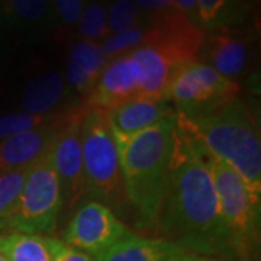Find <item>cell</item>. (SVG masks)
<instances>
[{
    "label": "cell",
    "mask_w": 261,
    "mask_h": 261,
    "mask_svg": "<svg viewBox=\"0 0 261 261\" xmlns=\"http://www.w3.org/2000/svg\"><path fill=\"white\" fill-rule=\"evenodd\" d=\"M86 2L83 0H56L53 2V8L56 13V29L60 32L61 29L71 31L77 28L82 13H83Z\"/></svg>",
    "instance_id": "obj_25"
},
{
    "label": "cell",
    "mask_w": 261,
    "mask_h": 261,
    "mask_svg": "<svg viewBox=\"0 0 261 261\" xmlns=\"http://www.w3.org/2000/svg\"><path fill=\"white\" fill-rule=\"evenodd\" d=\"M45 244L51 255V261H94L89 254L67 245L63 240L45 237Z\"/></svg>",
    "instance_id": "obj_26"
},
{
    "label": "cell",
    "mask_w": 261,
    "mask_h": 261,
    "mask_svg": "<svg viewBox=\"0 0 261 261\" xmlns=\"http://www.w3.org/2000/svg\"><path fill=\"white\" fill-rule=\"evenodd\" d=\"M84 113L86 108L82 106L70 115L48 152V159L61 186L63 205L67 209L74 207L86 196L82 157V122Z\"/></svg>",
    "instance_id": "obj_9"
},
{
    "label": "cell",
    "mask_w": 261,
    "mask_h": 261,
    "mask_svg": "<svg viewBox=\"0 0 261 261\" xmlns=\"http://www.w3.org/2000/svg\"><path fill=\"white\" fill-rule=\"evenodd\" d=\"M70 115L63 121L53 123L49 126L23 132L0 141V173L28 168L48 155L54 141L57 140L65 122L68 121Z\"/></svg>",
    "instance_id": "obj_12"
},
{
    "label": "cell",
    "mask_w": 261,
    "mask_h": 261,
    "mask_svg": "<svg viewBox=\"0 0 261 261\" xmlns=\"http://www.w3.org/2000/svg\"><path fill=\"white\" fill-rule=\"evenodd\" d=\"M183 252L181 247L164 238H144L134 233L97 254L94 261H166Z\"/></svg>",
    "instance_id": "obj_16"
},
{
    "label": "cell",
    "mask_w": 261,
    "mask_h": 261,
    "mask_svg": "<svg viewBox=\"0 0 261 261\" xmlns=\"http://www.w3.org/2000/svg\"><path fill=\"white\" fill-rule=\"evenodd\" d=\"M0 255L8 261H51L45 237L16 231L0 235Z\"/></svg>",
    "instance_id": "obj_18"
},
{
    "label": "cell",
    "mask_w": 261,
    "mask_h": 261,
    "mask_svg": "<svg viewBox=\"0 0 261 261\" xmlns=\"http://www.w3.org/2000/svg\"><path fill=\"white\" fill-rule=\"evenodd\" d=\"M0 261H8V260H6V258H5L3 255H0Z\"/></svg>",
    "instance_id": "obj_29"
},
{
    "label": "cell",
    "mask_w": 261,
    "mask_h": 261,
    "mask_svg": "<svg viewBox=\"0 0 261 261\" xmlns=\"http://www.w3.org/2000/svg\"><path fill=\"white\" fill-rule=\"evenodd\" d=\"M176 122L211 157L235 170L251 196L261 199L260 128L238 96L197 116L177 115Z\"/></svg>",
    "instance_id": "obj_2"
},
{
    "label": "cell",
    "mask_w": 261,
    "mask_h": 261,
    "mask_svg": "<svg viewBox=\"0 0 261 261\" xmlns=\"http://www.w3.org/2000/svg\"><path fill=\"white\" fill-rule=\"evenodd\" d=\"M130 235L134 232L111 207L89 200L77 207L63 233V241L79 251L97 255Z\"/></svg>",
    "instance_id": "obj_8"
},
{
    "label": "cell",
    "mask_w": 261,
    "mask_h": 261,
    "mask_svg": "<svg viewBox=\"0 0 261 261\" xmlns=\"http://www.w3.org/2000/svg\"><path fill=\"white\" fill-rule=\"evenodd\" d=\"M82 157L86 196L108 207H121L126 196L119 152L106 112L86 109L82 122Z\"/></svg>",
    "instance_id": "obj_4"
},
{
    "label": "cell",
    "mask_w": 261,
    "mask_h": 261,
    "mask_svg": "<svg viewBox=\"0 0 261 261\" xmlns=\"http://www.w3.org/2000/svg\"><path fill=\"white\" fill-rule=\"evenodd\" d=\"M3 23H5V19H3L2 10H0V34H2V29H3Z\"/></svg>",
    "instance_id": "obj_28"
},
{
    "label": "cell",
    "mask_w": 261,
    "mask_h": 261,
    "mask_svg": "<svg viewBox=\"0 0 261 261\" xmlns=\"http://www.w3.org/2000/svg\"><path fill=\"white\" fill-rule=\"evenodd\" d=\"M147 32L148 28H135L125 31L116 35L108 37L103 44H100L105 56L108 57L109 61L122 56H128L134 49H137L147 41Z\"/></svg>",
    "instance_id": "obj_24"
},
{
    "label": "cell",
    "mask_w": 261,
    "mask_h": 261,
    "mask_svg": "<svg viewBox=\"0 0 261 261\" xmlns=\"http://www.w3.org/2000/svg\"><path fill=\"white\" fill-rule=\"evenodd\" d=\"M154 226L185 251L232 250L221 218L211 155L178 125L167 190Z\"/></svg>",
    "instance_id": "obj_1"
},
{
    "label": "cell",
    "mask_w": 261,
    "mask_h": 261,
    "mask_svg": "<svg viewBox=\"0 0 261 261\" xmlns=\"http://www.w3.org/2000/svg\"><path fill=\"white\" fill-rule=\"evenodd\" d=\"M73 90L58 71H47L32 79L25 87L20 103L25 112L34 115L65 112L73 109L68 100Z\"/></svg>",
    "instance_id": "obj_14"
},
{
    "label": "cell",
    "mask_w": 261,
    "mask_h": 261,
    "mask_svg": "<svg viewBox=\"0 0 261 261\" xmlns=\"http://www.w3.org/2000/svg\"><path fill=\"white\" fill-rule=\"evenodd\" d=\"M176 116L116 145L125 196L142 225H155L167 190L177 130Z\"/></svg>",
    "instance_id": "obj_3"
},
{
    "label": "cell",
    "mask_w": 261,
    "mask_h": 261,
    "mask_svg": "<svg viewBox=\"0 0 261 261\" xmlns=\"http://www.w3.org/2000/svg\"><path fill=\"white\" fill-rule=\"evenodd\" d=\"M108 10V28L111 35H116L135 28H149L148 22L134 2L118 0L111 3Z\"/></svg>",
    "instance_id": "obj_22"
},
{
    "label": "cell",
    "mask_w": 261,
    "mask_h": 261,
    "mask_svg": "<svg viewBox=\"0 0 261 261\" xmlns=\"http://www.w3.org/2000/svg\"><path fill=\"white\" fill-rule=\"evenodd\" d=\"M240 84L216 73L212 67L192 61L174 79L167 93V102L176 105V113L192 118L209 112L237 97Z\"/></svg>",
    "instance_id": "obj_7"
},
{
    "label": "cell",
    "mask_w": 261,
    "mask_h": 261,
    "mask_svg": "<svg viewBox=\"0 0 261 261\" xmlns=\"http://www.w3.org/2000/svg\"><path fill=\"white\" fill-rule=\"evenodd\" d=\"M29 168H19L13 171L0 173V229L8 224V219L18 203L23 190Z\"/></svg>",
    "instance_id": "obj_21"
},
{
    "label": "cell",
    "mask_w": 261,
    "mask_h": 261,
    "mask_svg": "<svg viewBox=\"0 0 261 261\" xmlns=\"http://www.w3.org/2000/svg\"><path fill=\"white\" fill-rule=\"evenodd\" d=\"M197 16L202 32L232 29L244 19V6L226 0H197Z\"/></svg>",
    "instance_id": "obj_19"
},
{
    "label": "cell",
    "mask_w": 261,
    "mask_h": 261,
    "mask_svg": "<svg viewBox=\"0 0 261 261\" xmlns=\"http://www.w3.org/2000/svg\"><path fill=\"white\" fill-rule=\"evenodd\" d=\"M74 109L75 108L65 111V112L48 113V115H34V113L28 112H15L3 115V116H0V141L23 134V132L49 126L53 123L63 121Z\"/></svg>",
    "instance_id": "obj_20"
},
{
    "label": "cell",
    "mask_w": 261,
    "mask_h": 261,
    "mask_svg": "<svg viewBox=\"0 0 261 261\" xmlns=\"http://www.w3.org/2000/svg\"><path fill=\"white\" fill-rule=\"evenodd\" d=\"M3 19L13 27L32 32V35L56 29L53 2L47 0H9L0 5Z\"/></svg>",
    "instance_id": "obj_17"
},
{
    "label": "cell",
    "mask_w": 261,
    "mask_h": 261,
    "mask_svg": "<svg viewBox=\"0 0 261 261\" xmlns=\"http://www.w3.org/2000/svg\"><path fill=\"white\" fill-rule=\"evenodd\" d=\"M250 60L248 41L237 29H221L203 37L197 61L232 80L245 71Z\"/></svg>",
    "instance_id": "obj_11"
},
{
    "label": "cell",
    "mask_w": 261,
    "mask_h": 261,
    "mask_svg": "<svg viewBox=\"0 0 261 261\" xmlns=\"http://www.w3.org/2000/svg\"><path fill=\"white\" fill-rule=\"evenodd\" d=\"M109 60L105 56L100 44L79 39L73 42L65 68V83L79 94H87L93 90L99 77Z\"/></svg>",
    "instance_id": "obj_15"
},
{
    "label": "cell",
    "mask_w": 261,
    "mask_h": 261,
    "mask_svg": "<svg viewBox=\"0 0 261 261\" xmlns=\"http://www.w3.org/2000/svg\"><path fill=\"white\" fill-rule=\"evenodd\" d=\"M211 173L232 250L244 251L258 240L261 199L251 196L243 178L224 161L211 157Z\"/></svg>",
    "instance_id": "obj_6"
},
{
    "label": "cell",
    "mask_w": 261,
    "mask_h": 261,
    "mask_svg": "<svg viewBox=\"0 0 261 261\" xmlns=\"http://www.w3.org/2000/svg\"><path fill=\"white\" fill-rule=\"evenodd\" d=\"M77 31L83 41L94 44H97V41L100 39L111 37L108 28V10L102 3H86L80 22L77 25Z\"/></svg>",
    "instance_id": "obj_23"
},
{
    "label": "cell",
    "mask_w": 261,
    "mask_h": 261,
    "mask_svg": "<svg viewBox=\"0 0 261 261\" xmlns=\"http://www.w3.org/2000/svg\"><path fill=\"white\" fill-rule=\"evenodd\" d=\"M61 206V186L45 155L29 168L23 190L6 226L29 235H51L56 231Z\"/></svg>",
    "instance_id": "obj_5"
},
{
    "label": "cell",
    "mask_w": 261,
    "mask_h": 261,
    "mask_svg": "<svg viewBox=\"0 0 261 261\" xmlns=\"http://www.w3.org/2000/svg\"><path fill=\"white\" fill-rule=\"evenodd\" d=\"M106 115L116 145H122L142 130L176 116V111L168 102L138 96Z\"/></svg>",
    "instance_id": "obj_10"
},
{
    "label": "cell",
    "mask_w": 261,
    "mask_h": 261,
    "mask_svg": "<svg viewBox=\"0 0 261 261\" xmlns=\"http://www.w3.org/2000/svg\"><path fill=\"white\" fill-rule=\"evenodd\" d=\"M166 261H221L212 258V257H206V255H197V254H177V255H173Z\"/></svg>",
    "instance_id": "obj_27"
},
{
    "label": "cell",
    "mask_w": 261,
    "mask_h": 261,
    "mask_svg": "<svg viewBox=\"0 0 261 261\" xmlns=\"http://www.w3.org/2000/svg\"><path fill=\"white\" fill-rule=\"evenodd\" d=\"M140 89L134 77L128 56L109 61L93 90L86 96V109L109 112L123 103L138 97Z\"/></svg>",
    "instance_id": "obj_13"
}]
</instances>
